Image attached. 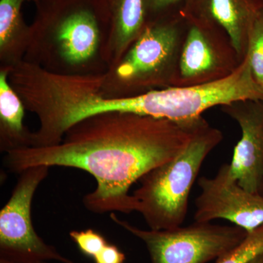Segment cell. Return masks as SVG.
I'll return each mask as SVG.
<instances>
[{
	"label": "cell",
	"instance_id": "obj_1",
	"mask_svg": "<svg viewBox=\"0 0 263 263\" xmlns=\"http://www.w3.org/2000/svg\"><path fill=\"white\" fill-rule=\"evenodd\" d=\"M202 119L176 122L122 112L96 114L69 128L58 144L5 154L3 165L17 174L43 165L82 170L97 183L84 197L86 209L130 214L136 211L131 186L181 153Z\"/></svg>",
	"mask_w": 263,
	"mask_h": 263
},
{
	"label": "cell",
	"instance_id": "obj_2",
	"mask_svg": "<svg viewBox=\"0 0 263 263\" xmlns=\"http://www.w3.org/2000/svg\"><path fill=\"white\" fill-rule=\"evenodd\" d=\"M24 61L63 75L103 73L110 18L104 0H39Z\"/></svg>",
	"mask_w": 263,
	"mask_h": 263
},
{
	"label": "cell",
	"instance_id": "obj_3",
	"mask_svg": "<svg viewBox=\"0 0 263 263\" xmlns=\"http://www.w3.org/2000/svg\"><path fill=\"white\" fill-rule=\"evenodd\" d=\"M186 28L181 10L147 21L122 58L103 72L101 95L131 98L173 87Z\"/></svg>",
	"mask_w": 263,
	"mask_h": 263
},
{
	"label": "cell",
	"instance_id": "obj_4",
	"mask_svg": "<svg viewBox=\"0 0 263 263\" xmlns=\"http://www.w3.org/2000/svg\"><path fill=\"white\" fill-rule=\"evenodd\" d=\"M222 139V133L203 118L181 153L140 179V186L133 194L136 212L141 214L149 229L169 230L182 226L190 193L202 164Z\"/></svg>",
	"mask_w": 263,
	"mask_h": 263
},
{
	"label": "cell",
	"instance_id": "obj_5",
	"mask_svg": "<svg viewBox=\"0 0 263 263\" xmlns=\"http://www.w3.org/2000/svg\"><path fill=\"white\" fill-rule=\"evenodd\" d=\"M110 219L146 246L151 263H207L224 257L245 239L248 232L236 226L199 222L169 230H143L119 219Z\"/></svg>",
	"mask_w": 263,
	"mask_h": 263
},
{
	"label": "cell",
	"instance_id": "obj_6",
	"mask_svg": "<svg viewBox=\"0 0 263 263\" xmlns=\"http://www.w3.org/2000/svg\"><path fill=\"white\" fill-rule=\"evenodd\" d=\"M49 169L35 166L18 174L11 196L0 212V259L15 263H76L46 243L33 226V197Z\"/></svg>",
	"mask_w": 263,
	"mask_h": 263
},
{
	"label": "cell",
	"instance_id": "obj_7",
	"mask_svg": "<svg viewBox=\"0 0 263 263\" xmlns=\"http://www.w3.org/2000/svg\"><path fill=\"white\" fill-rule=\"evenodd\" d=\"M186 19L173 87L211 84L233 75L243 61L226 30L212 22Z\"/></svg>",
	"mask_w": 263,
	"mask_h": 263
},
{
	"label": "cell",
	"instance_id": "obj_8",
	"mask_svg": "<svg viewBox=\"0 0 263 263\" xmlns=\"http://www.w3.org/2000/svg\"><path fill=\"white\" fill-rule=\"evenodd\" d=\"M198 186L195 221L224 219L248 233L263 226V195L240 186L230 174V164H223L214 177H200Z\"/></svg>",
	"mask_w": 263,
	"mask_h": 263
},
{
	"label": "cell",
	"instance_id": "obj_9",
	"mask_svg": "<svg viewBox=\"0 0 263 263\" xmlns=\"http://www.w3.org/2000/svg\"><path fill=\"white\" fill-rule=\"evenodd\" d=\"M221 111L238 123L241 137L233 152L230 174L240 186L261 194L263 180V101L238 100L221 105Z\"/></svg>",
	"mask_w": 263,
	"mask_h": 263
},
{
	"label": "cell",
	"instance_id": "obj_10",
	"mask_svg": "<svg viewBox=\"0 0 263 263\" xmlns=\"http://www.w3.org/2000/svg\"><path fill=\"white\" fill-rule=\"evenodd\" d=\"M263 0H187L183 16L218 24L226 30L242 61L248 52L249 32Z\"/></svg>",
	"mask_w": 263,
	"mask_h": 263
},
{
	"label": "cell",
	"instance_id": "obj_11",
	"mask_svg": "<svg viewBox=\"0 0 263 263\" xmlns=\"http://www.w3.org/2000/svg\"><path fill=\"white\" fill-rule=\"evenodd\" d=\"M110 18V29L104 60L109 67L121 58L140 35L145 24L144 0H104Z\"/></svg>",
	"mask_w": 263,
	"mask_h": 263
},
{
	"label": "cell",
	"instance_id": "obj_12",
	"mask_svg": "<svg viewBox=\"0 0 263 263\" xmlns=\"http://www.w3.org/2000/svg\"><path fill=\"white\" fill-rule=\"evenodd\" d=\"M26 108L0 67V151L6 154L32 146V133L24 124Z\"/></svg>",
	"mask_w": 263,
	"mask_h": 263
},
{
	"label": "cell",
	"instance_id": "obj_13",
	"mask_svg": "<svg viewBox=\"0 0 263 263\" xmlns=\"http://www.w3.org/2000/svg\"><path fill=\"white\" fill-rule=\"evenodd\" d=\"M0 0V67H9L24 60L29 35L22 8L27 2Z\"/></svg>",
	"mask_w": 263,
	"mask_h": 263
},
{
	"label": "cell",
	"instance_id": "obj_14",
	"mask_svg": "<svg viewBox=\"0 0 263 263\" xmlns=\"http://www.w3.org/2000/svg\"><path fill=\"white\" fill-rule=\"evenodd\" d=\"M249 65L254 80L263 88V6L256 15L249 32Z\"/></svg>",
	"mask_w": 263,
	"mask_h": 263
},
{
	"label": "cell",
	"instance_id": "obj_15",
	"mask_svg": "<svg viewBox=\"0 0 263 263\" xmlns=\"http://www.w3.org/2000/svg\"><path fill=\"white\" fill-rule=\"evenodd\" d=\"M263 252V226L249 233L238 247L230 251L216 263H249Z\"/></svg>",
	"mask_w": 263,
	"mask_h": 263
},
{
	"label": "cell",
	"instance_id": "obj_16",
	"mask_svg": "<svg viewBox=\"0 0 263 263\" xmlns=\"http://www.w3.org/2000/svg\"><path fill=\"white\" fill-rule=\"evenodd\" d=\"M70 237L81 253L92 259L108 243L103 235L91 229L72 230Z\"/></svg>",
	"mask_w": 263,
	"mask_h": 263
},
{
	"label": "cell",
	"instance_id": "obj_17",
	"mask_svg": "<svg viewBox=\"0 0 263 263\" xmlns=\"http://www.w3.org/2000/svg\"><path fill=\"white\" fill-rule=\"evenodd\" d=\"M187 0H144L146 22L179 11Z\"/></svg>",
	"mask_w": 263,
	"mask_h": 263
},
{
	"label": "cell",
	"instance_id": "obj_18",
	"mask_svg": "<svg viewBox=\"0 0 263 263\" xmlns=\"http://www.w3.org/2000/svg\"><path fill=\"white\" fill-rule=\"evenodd\" d=\"M93 259L95 263H124L126 256L117 246L108 243Z\"/></svg>",
	"mask_w": 263,
	"mask_h": 263
},
{
	"label": "cell",
	"instance_id": "obj_19",
	"mask_svg": "<svg viewBox=\"0 0 263 263\" xmlns=\"http://www.w3.org/2000/svg\"><path fill=\"white\" fill-rule=\"evenodd\" d=\"M249 263H263V252L256 256L254 259H252Z\"/></svg>",
	"mask_w": 263,
	"mask_h": 263
},
{
	"label": "cell",
	"instance_id": "obj_20",
	"mask_svg": "<svg viewBox=\"0 0 263 263\" xmlns=\"http://www.w3.org/2000/svg\"><path fill=\"white\" fill-rule=\"evenodd\" d=\"M0 263H15V262H10V261L5 260V259H0Z\"/></svg>",
	"mask_w": 263,
	"mask_h": 263
},
{
	"label": "cell",
	"instance_id": "obj_21",
	"mask_svg": "<svg viewBox=\"0 0 263 263\" xmlns=\"http://www.w3.org/2000/svg\"><path fill=\"white\" fill-rule=\"evenodd\" d=\"M261 195H263V180H262V187H261Z\"/></svg>",
	"mask_w": 263,
	"mask_h": 263
},
{
	"label": "cell",
	"instance_id": "obj_22",
	"mask_svg": "<svg viewBox=\"0 0 263 263\" xmlns=\"http://www.w3.org/2000/svg\"><path fill=\"white\" fill-rule=\"evenodd\" d=\"M38 263H48V262H38Z\"/></svg>",
	"mask_w": 263,
	"mask_h": 263
},
{
	"label": "cell",
	"instance_id": "obj_23",
	"mask_svg": "<svg viewBox=\"0 0 263 263\" xmlns=\"http://www.w3.org/2000/svg\"><path fill=\"white\" fill-rule=\"evenodd\" d=\"M262 90H263V88H262Z\"/></svg>",
	"mask_w": 263,
	"mask_h": 263
}]
</instances>
